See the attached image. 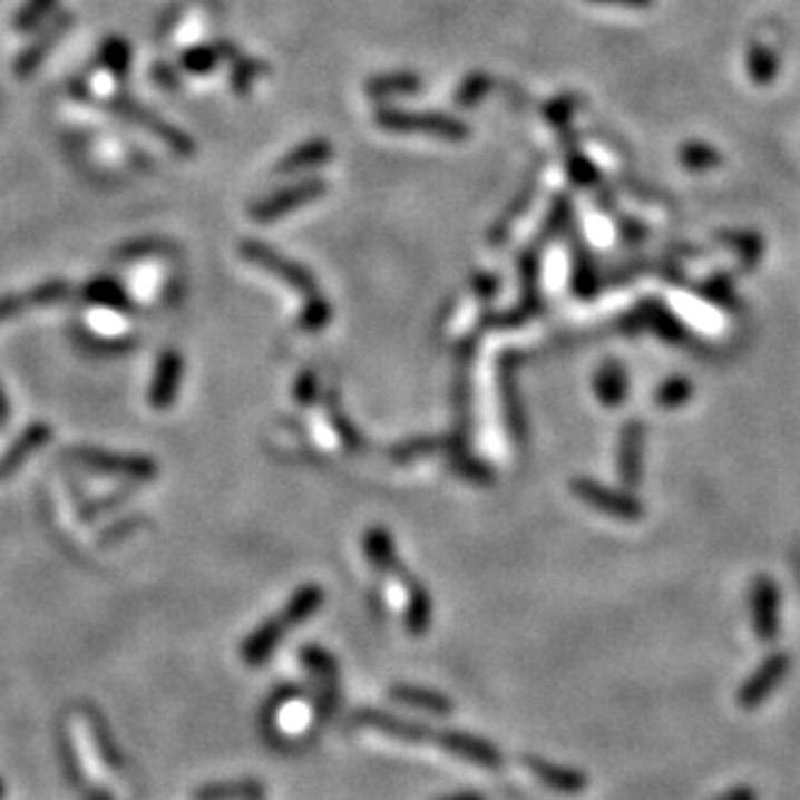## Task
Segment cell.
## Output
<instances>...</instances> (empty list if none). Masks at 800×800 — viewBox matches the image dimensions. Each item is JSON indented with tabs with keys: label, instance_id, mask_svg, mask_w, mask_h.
<instances>
[{
	"label": "cell",
	"instance_id": "30bf717a",
	"mask_svg": "<svg viewBox=\"0 0 800 800\" xmlns=\"http://www.w3.org/2000/svg\"><path fill=\"white\" fill-rule=\"evenodd\" d=\"M334 148L330 146L326 140H309L303 143V146H299L293 150V154H287L283 162L277 164V174H293V172H303V169H311V166H319V164H326L332 158Z\"/></svg>",
	"mask_w": 800,
	"mask_h": 800
},
{
	"label": "cell",
	"instance_id": "3957f363",
	"mask_svg": "<svg viewBox=\"0 0 800 800\" xmlns=\"http://www.w3.org/2000/svg\"><path fill=\"white\" fill-rule=\"evenodd\" d=\"M324 192H326V184L322 179H309V182L293 184V187L280 189L272 197L262 199V203L254 205L252 207V218H257L262 223L283 218V215L299 211V207H303V205H309L311 199L322 197Z\"/></svg>",
	"mask_w": 800,
	"mask_h": 800
},
{
	"label": "cell",
	"instance_id": "2e32d148",
	"mask_svg": "<svg viewBox=\"0 0 800 800\" xmlns=\"http://www.w3.org/2000/svg\"><path fill=\"white\" fill-rule=\"evenodd\" d=\"M596 394L602 397L604 404H617L627 394V375L622 365L606 363L596 375Z\"/></svg>",
	"mask_w": 800,
	"mask_h": 800
},
{
	"label": "cell",
	"instance_id": "b9f144b4",
	"mask_svg": "<svg viewBox=\"0 0 800 800\" xmlns=\"http://www.w3.org/2000/svg\"><path fill=\"white\" fill-rule=\"evenodd\" d=\"M0 800H3V782H0Z\"/></svg>",
	"mask_w": 800,
	"mask_h": 800
},
{
	"label": "cell",
	"instance_id": "9c48e42d",
	"mask_svg": "<svg viewBox=\"0 0 800 800\" xmlns=\"http://www.w3.org/2000/svg\"><path fill=\"white\" fill-rule=\"evenodd\" d=\"M179 375H182V358L174 353V350H169V353H164L162 360H158L154 389H150V404L158 407V410L169 407L174 394H177Z\"/></svg>",
	"mask_w": 800,
	"mask_h": 800
},
{
	"label": "cell",
	"instance_id": "8992f818",
	"mask_svg": "<svg viewBox=\"0 0 800 800\" xmlns=\"http://www.w3.org/2000/svg\"><path fill=\"white\" fill-rule=\"evenodd\" d=\"M575 490H578V495L586 503H591L594 508H602L606 510L609 516H617V518H637V503L627 498V495H617L612 490H606V487H598L594 482H588V479H581V482H575Z\"/></svg>",
	"mask_w": 800,
	"mask_h": 800
},
{
	"label": "cell",
	"instance_id": "d6a6232c",
	"mask_svg": "<svg viewBox=\"0 0 800 800\" xmlns=\"http://www.w3.org/2000/svg\"><path fill=\"white\" fill-rule=\"evenodd\" d=\"M690 397H692V383L686 381V379L669 381L666 387H663V389L658 391V402L666 404V407L682 404V402H686V399H690Z\"/></svg>",
	"mask_w": 800,
	"mask_h": 800
},
{
	"label": "cell",
	"instance_id": "4fadbf2b",
	"mask_svg": "<svg viewBox=\"0 0 800 800\" xmlns=\"http://www.w3.org/2000/svg\"><path fill=\"white\" fill-rule=\"evenodd\" d=\"M438 743H443L446 749L456 751V754L467 757V759H475L477 764H485V767H495L498 764V751H495L492 747H487V743H482L479 739H469V735H459V733H441L438 735Z\"/></svg>",
	"mask_w": 800,
	"mask_h": 800
},
{
	"label": "cell",
	"instance_id": "d6986e66",
	"mask_svg": "<svg viewBox=\"0 0 800 800\" xmlns=\"http://www.w3.org/2000/svg\"><path fill=\"white\" fill-rule=\"evenodd\" d=\"M622 475L627 479L630 485L637 482V469H640V448H643V428L637 422H630L624 428V438H622Z\"/></svg>",
	"mask_w": 800,
	"mask_h": 800
},
{
	"label": "cell",
	"instance_id": "60d3db41",
	"mask_svg": "<svg viewBox=\"0 0 800 800\" xmlns=\"http://www.w3.org/2000/svg\"><path fill=\"white\" fill-rule=\"evenodd\" d=\"M443 800H485L482 796H471V793H467V796H453V798H443Z\"/></svg>",
	"mask_w": 800,
	"mask_h": 800
},
{
	"label": "cell",
	"instance_id": "ba28073f",
	"mask_svg": "<svg viewBox=\"0 0 800 800\" xmlns=\"http://www.w3.org/2000/svg\"><path fill=\"white\" fill-rule=\"evenodd\" d=\"M754 624L759 640H772L778 632V588L770 578H759L754 588Z\"/></svg>",
	"mask_w": 800,
	"mask_h": 800
},
{
	"label": "cell",
	"instance_id": "44dd1931",
	"mask_svg": "<svg viewBox=\"0 0 800 800\" xmlns=\"http://www.w3.org/2000/svg\"><path fill=\"white\" fill-rule=\"evenodd\" d=\"M365 552H368V559H371L375 567H381V570H394V567H397L394 544H391L389 536L383 534L381 529L368 531Z\"/></svg>",
	"mask_w": 800,
	"mask_h": 800
},
{
	"label": "cell",
	"instance_id": "cb8c5ba5",
	"mask_svg": "<svg viewBox=\"0 0 800 800\" xmlns=\"http://www.w3.org/2000/svg\"><path fill=\"white\" fill-rule=\"evenodd\" d=\"M394 697L399 702H407V705L422 708V710H433V712H448L451 705L443 697H438L433 692L426 690H414V686H394Z\"/></svg>",
	"mask_w": 800,
	"mask_h": 800
},
{
	"label": "cell",
	"instance_id": "d4e9b609",
	"mask_svg": "<svg viewBox=\"0 0 800 800\" xmlns=\"http://www.w3.org/2000/svg\"><path fill=\"white\" fill-rule=\"evenodd\" d=\"M101 60L115 76H125L130 68V47L123 39H107L101 47Z\"/></svg>",
	"mask_w": 800,
	"mask_h": 800
},
{
	"label": "cell",
	"instance_id": "f35d334b",
	"mask_svg": "<svg viewBox=\"0 0 800 800\" xmlns=\"http://www.w3.org/2000/svg\"><path fill=\"white\" fill-rule=\"evenodd\" d=\"M718 800H757V796H754V790H749V788H735V790H731V793L720 796Z\"/></svg>",
	"mask_w": 800,
	"mask_h": 800
},
{
	"label": "cell",
	"instance_id": "7a4b0ae2",
	"mask_svg": "<svg viewBox=\"0 0 800 800\" xmlns=\"http://www.w3.org/2000/svg\"><path fill=\"white\" fill-rule=\"evenodd\" d=\"M242 254H244V257L250 260V262H254V265L265 267V270L272 272V275H275V277L285 280L287 285L295 287V291L306 295V301L314 299V295H319V293H316L314 277H311L306 270L299 267V265H295V262H291V260L280 257L277 252L267 250L265 244H260V242H244V244H242Z\"/></svg>",
	"mask_w": 800,
	"mask_h": 800
},
{
	"label": "cell",
	"instance_id": "5bb4252c",
	"mask_svg": "<svg viewBox=\"0 0 800 800\" xmlns=\"http://www.w3.org/2000/svg\"><path fill=\"white\" fill-rule=\"evenodd\" d=\"M319 606H322V591H319L316 586H306L291 598V604L285 606V612L280 614V619H283L287 630H291V627H295V624L306 622L311 614L319 609Z\"/></svg>",
	"mask_w": 800,
	"mask_h": 800
},
{
	"label": "cell",
	"instance_id": "e575fe53",
	"mask_svg": "<svg viewBox=\"0 0 800 800\" xmlns=\"http://www.w3.org/2000/svg\"><path fill=\"white\" fill-rule=\"evenodd\" d=\"M260 70H262V66H257V62L244 60L242 66H238V68L234 70V78H236L234 86H236V91H244V84L250 86V84H252V78H254V74H260Z\"/></svg>",
	"mask_w": 800,
	"mask_h": 800
},
{
	"label": "cell",
	"instance_id": "ffe728a7",
	"mask_svg": "<svg viewBox=\"0 0 800 800\" xmlns=\"http://www.w3.org/2000/svg\"><path fill=\"white\" fill-rule=\"evenodd\" d=\"M529 767L539 774V778L547 782L549 788L563 790V793H578L583 790V778L570 770H563V767H549L544 764L542 759H529Z\"/></svg>",
	"mask_w": 800,
	"mask_h": 800
},
{
	"label": "cell",
	"instance_id": "ab89813d",
	"mask_svg": "<svg viewBox=\"0 0 800 800\" xmlns=\"http://www.w3.org/2000/svg\"><path fill=\"white\" fill-rule=\"evenodd\" d=\"M8 420V399L3 394V389H0V426H6Z\"/></svg>",
	"mask_w": 800,
	"mask_h": 800
},
{
	"label": "cell",
	"instance_id": "ac0fdd59",
	"mask_svg": "<svg viewBox=\"0 0 800 800\" xmlns=\"http://www.w3.org/2000/svg\"><path fill=\"white\" fill-rule=\"evenodd\" d=\"M778 55H774L767 45H754L749 52V76L757 86H770L778 76Z\"/></svg>",
	"mask_w": 800,
	"mask_h": 800
},
{
	"label": "cell",
	"instance_id": "8d00e7d4",
	"mask_svg": "<svg viewBox=\"0 0 800 800\" xmlns=\"http://www.w3.org/2000/svg\"><path fill=\"white\" fill-rule=\"evenodd\" d=\"M316 394V375L314 373H303L299 381V402H311Z\"/></svg>",
	"mask_w": 800,
	"mask_h": 800
},
{
	"label": "cell",
	"instance_id": "5b68a950",
	"mask_svg": "<svg viewBox=\"0 0 800 800\" xmlns=\"http://www.w3.org/2000/svg\"><path fill=\"white\" fill-rule=\"evenodd\" d=\"M786 671H788V655H772V658L767 661L764 666L759 669L754 676H751V682L741 690V694H739L741 708L759 705V702H762L767 694H770L774 686L780 684V679Z\"/></svg>",
	"mask_w": 800,
	"mask_h": 800
},
{
	"label": "cell",
	"instance_id": "836d02e7",
	"mask_svg": "<svg viewBox=\"0 0 800 800\" xmlns=\"http://www.w3.org/2000/svg\"><path fill=\"white\" fill-rule=\"evenodd\" d=\"M31 306L29 295H0V322H6V319H11L13 314H19L21 309Z\"/></svg>",
	"mask_w": 800,
	"mask_h": 800
},
{
	"label": "cell",
	"instance_id": "f1b7e54d",
	"mask_svg": "<svg viewBox=\"0 0 800 800\" xmlns=\"http://www.w3.org/2000/svg\"><path fill=\"white\" fill-rule=\"evenodd\" d=\"M330 319H332L330 303H326L324 299H319V295H314V299H309V303H306V311H303V316H301V326L309 332H316V330H322Z\"/></svg>",
	"mask_w": 800,
	"mask_h": 800
},
{
	"label": "cell",
	"instance_id": "d590c367",
	"mask_svg": "<svg viewBox=\"0 0 800 800\" xmlns=\"http://www.w3.org/2000/svg\"><path fill=\"white\" fill-rule=\"evenodd\" d=\"M573 109H575V101H573V99H567V101L559 99V101H555V107L547 109L549 123H555V125H557V123H565V119L570 117Z\"/></svg>",
	"mask_w": 800,
	"mask_h": 800
},
{
	"label": "cell",
	"instance_id": "4316f807",
	"mask_svg": "<svg viewBox=\"0 0 800 800\" xmlns=\"http://www.w3.org/2000/svg\"><path fill=\"white\" fill-rule=\"evenodd\" d=\"M52 6H55V0H27V3H23L21 11L16 13L13 27H16V29H21V31H27V29H31V27H37V23L42 21L47 13H50V8H52Z\"/></svg>",
	"mask_w": 800,
	"mask_h": 800
},
{
	"label": "cell",
	"instance_id": "603a6c76",
	"mask_svg": "<svg viewBox=\"0 0 800 800\" xmlns=\"http://www.w3.org/2000/svg\"><path fill=\"white\" fill-rule=\"evenodd\" d=\"M234 52L231 45H221V47H197V50H189L182 58V66L189 70V74H205V70H213L215 62L221 60V55Z\"/></svg>",
	"mask_w": 800,
	"mask_h": 800
},
{
	"label": "cell",
	"instance_id": "4dcf8cb0",
	"mask_svg": "<svg viewBox=\"0 0 800 800\" xmlns=\"http://www.w3.org/2000/svg\"><path fill=\"white\" fill-rule=\"evenodd\" d=\"M262 788L257 786H234V788H207L199 790L197 800H234V798H260Z\"/></svg>",
	"mask_w": 800,
	"mask_h": 800
},
{
	"label": "cell",
	"instance_id": "1f68e13d",
	"mask_svg": "<svg viewBox=\"0 0 800 800\" xmlns=\"http://www.w3.org/2000/svg\"><path fill=\"white\" fill-rule=\"evenodd\" d=\"M68 295V283H62V280H52V283H45L39 285L37 291L29 293V301L31 306H45V303H55L60 299H66Z\"/></svg>",
	"mask_w": 800,
	"mask_h": 800
},
{
	"label": "cell",
	"instance_id": "e0dca14e",
	"mask_svg": "<svg viewBox=\"0 0 800 800\" xmlns=\"http://www.w3.org/2000/svg\"><path fill=\"white\" fill-rule=\"evenodd\" d=\"M68 23H70V19H68V16H66V19H62V21H58V23H55V27H50V31H47V35L42 37V42H39V39H37V42H35V45H31V47H29V50L21 55V58H19V62H16V74H19V76H29V74H31V70H35V68L39 66V62H42V58H45V52H47V50H50V47H52L55 42H58V37L62 35V31H66V29H68Z\"/></svg>",
	"mask_w": 800,
	"mask_h": 800
},
{
	"label": "cell",
	"instance_id": "6da1fadb",
	"mask_svg": "<svg viewBox=\"0 0 800 800\" xmlns=\"http://www.w3.org/2000/svg\"><path fill=\"white\" fill-rule=\"evenodd\" d=\"M383 130L394 133H428L438 135L446 140H464L469 135V127L459 119L448 115H433V111H404V109H381L375 115Z\"/></svg>",
	"mask_w": 800,
	"mask_h": 800
},
{
	"label": "cell",
	"instance_id": "52a82bcc",
	"mask_svg": "<svg viewBox=\"0 0 800 800\" xmlns=\"http://www.w3.org/2000/svg\"><path fill=\"white\" fill-rule=\"evenodd\" d=\"M78 459L91 464V467L101 471H111V475H133L140 479H150L156 475V467L148 459H138V456H107L101 451H78Z\"/></svg>",
	"mask_w": 800,
	"mask_h": 800
},
{
	"label": "cell",
	"instance_id": "8fae6325",
	"mask_svg": "<svg viewBox=\"0 0 800 800\" xmlns=\"http://www.w3.org/2000/svg\"><path fill=\"white\" fill-rule=\"evenodd\" d=\"M283 630H285L283 619H272L262 624V627L252 635L250 643L244 645V661L250 663V666L265 663L267 655L275 651V645L280 643V637H283Z\"/></svg>",
	"mask_w": 800,
	"mask_h": 800
},
{
	"label": "cell",
	"instance_id": "7402d4cb",
	"mask_svg": "<svg viewBox=\"0 0 800 800\" xmlns=\"http://www.w3.org/2000/svg\"><path fill=\"white\" fill-rule=\"evenodd\" d=\"M679 158H682V164L692 172H708L720 166L718 150L708 146V143H684L682 150H679Z\"/></svg>",
	"mask_w": 800,
	"mask_h": 800
},
{
	"label": "cell",
	"instance_id": "484cf974",
	"mask_svg": "<svg viewBox=\"0 0 800 800\" xmlns=\"http://www.w3.org/2000/svg\"><path fill=\"white\" fill-rule=\"evenodd\" d=\"M490 89H492L490 76H485V74L469 76L467 81L461 84V89L456 91V104H459V107H475V104L482 99V96Z\"/></svg>",
	"mask_w": 800,
	"mask_h": 800
},
{
	"label": "cell",
	"instance_id": "83f0119b",
	"mask_svg": "<svg viewBox=\"0 0 800 800\" xmlns=\"http://www.w3.org/2000/svg\"><path fill=\"white\" fill-rule=\"evenodd\" d=\"M86 295H89L91 301L96 303H104V306H111V309H127L125 306V293L119 291V287L111 283V280H96V283L89 285V291H86Z\"/></svg>",
	"mask_w": 800,
	"mask_h": 800
},
{
	"label": "cell",
	"instance_id": "9a60e30c",
	"mask_svg": "<svg viewBox=\"0 0 800 800\" xmlns=\"http://www.w3.org/2000/svg\"><path fill=\"white\" fill-rule=\"evenodd\" d=\"M420 78L412 74H394V76H379L373 81H368L365 91L373 96V99H389V96H402V94H414L420 91Z\"/></svg>",
	"mask_w": 800,
	"mask_h": 800
},
{
	"label": "cell",
	"instance_id": "7c38bea8",
	"mask_svg": "<svg viewBox=\"0 0 800 800\" xmlns=\"http://www.w3.org/2000/svg\"><path fill=\"white\" fill-rule=\"evenodd\" d=\"M50 441V428L47 426H31L27 433H23L19 441H16L11 448H8V453L0 459V479H6L11 471L19 467V464L27 459V456L35 451V448H39L42 443Z\"/></svg>",
	"mask_w": 800,
	"mask_h": 800
},
{
	"label": "cell",
	"instance_id": "277c9868",
	"mask_svg": "<svg viewBox=\"0 0 800 800\" xmlns=\"http://www.w3.org/2000/svg\"><path fill=\"white\" fill-rule=\"evenodd\" d=\"M109 109L117 111L119 117L133 119V123L148 127L150 133H156L158 138H164L174 150H179V154H192V150H195V146H192V140L187 138V135H182V133L177 130V127L166 125L164 119L154 117V115H150V111L140 109L138 104L123 99V96H117V99H111V101H109Z\"/></svg>",
	"mask_w": 800,
	"mask_h": 800
},
{
	"label": "cell",
	"instance_id": "74e56055",
	"mask_svg": "<svg viewBox=\"0 0 800 800\" xmlns=\"http://www.w3.org/2000/svg\"><path fill=\"white\" fill-rule=\"evenodd\" d=\"M588 3H602V6H624V8H647V6H653V0H588Z\"/></svg>",
	"mask_w": 800,
	"mask_h": 800
},
{
	"label": "cell",
	"instance_id": "f546056e",
	"mask_svg": "<svg viewBox=\"0 0 800 800\" xmlns=\"http://www.w3.org/2000/svg\"><path fill=\"white\" fill-rule=\"evenodd\" d=\"M725 238H728V242H733L731 246L741 254V260L747 262V265H754V262L762 257L764 244L759 242V236H754V234H725Z\"/></svg>",
	"mask_w": 800,
	"mask_h": 800
}]
</instances>
